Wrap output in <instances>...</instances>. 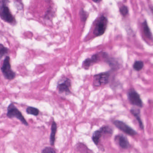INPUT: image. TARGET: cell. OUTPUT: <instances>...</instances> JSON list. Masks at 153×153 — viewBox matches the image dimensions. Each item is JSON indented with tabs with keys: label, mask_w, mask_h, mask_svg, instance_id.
Here are the masks:
<instances>
[{
	"label": "cell",
	"mask_w": 153,
	"mask_h": 153,
	"mask_svg": "<svg viewBox=\"0 0 153 153\" xmlns=\"http://www.w3.org/2000/svg\"><path fill=\"white\" fill-rule=\"evenodd\" d=\"M7 117L9 118H16L25 126H28V123L24 118L21 111L13 103H10L7 108Z\"/></svg>",
	"instance_id": "cell-1"
},
{
	"label": "cell",
	"mask_w": 153,
	"mask_h": 153,
	"mask_svg": "<svg viewBox=\"0 0 153 153\" xmlns=\"http://www.w3.org/2000/svg\"><path fill=\"white\" fill-rule=\"evenodd\" d=\"M1 71L5 79L8 80H12L16 76V74L12 70L10 63V57L5 56L1 67Z\"/></svg>",
	"instance_id": "cell-2"
},
{
	"label": "cell",
	"mask_w": 153,
	"mask_h": 153,
	"mask_svg": "<svg viewBox=\"0 0 153 153\" xmlns=\"http://www.w3.org/2000/svg\"><path fill=\"white\" fill-rule=\"evenodd\" d=\"M108 20L104 15L100 17L96 23L93 34L96 36H100L104 34L107 26Z\"/></svg>",
	"instance_id": "cell-3"
},
{
	"label": "cell",
	"mask_w": 153,
	"mask_h": 153,
	"mask_svg": "<svg viewBox=\"0 0 153 153\" xmlns=\"http://www.w3.org/2000/svg\"><path fill=\"white\" fill-rule=\"evenodd\" d=\"M127 96L128 100L131 104L138 108H143V101L140 95L135 89L133 88L129 89L128 91Z\"/></svg>",
	"instance_id": "cell-4"
},
{
	"label": "cell",
	"mask_w": 153,
	"mask_h": 153,
	"mask_svg": "<svg viewBox=\"0 0 153 153\" xmlns=\"http://www.w3.org/2000/svg\"><path fill=\"white\" fill-rule=\"evenodd\" d=\"M110 72L101 73L93 76V85L95 87H99L109 82Z\"/></svg>",
	"instance_id": "cell-5"
},
{
	"label": "cell",
	"mask_w": 153,
	"mask_h": 153,
	"mask_svg": "<svg viewBox=\"0 0 153 153\" xmlns=\"http://www.w3.org/2000/svg\"><path fill=\"white\" fill-rule=\"evenodd\" d=\"M113 124L119 129L128 135L134 136L137 134L136 131L123 121L119 120H115L113 121Z\"/></svg>",
	"instance_id": "cell-6"
},
{
	"label": "cell",
	"mask_w": 153,
	"mask_h": 153,
	"mask_svg": "<svg viewBox=\"0 0 153 153\" xmlns=\"http://www.w3.org/2000/svg\"><path fill=\"white\" fill-rule=\"evenodd\" d=\"M0 10V16L1 18L4 21L8 23H13L14 22V18L11 14L8 6L4 3V0H2Z\"/></svg>",
	"instance_id": "cell-7"
},
{
	"label": "cell",
	"mask_w": 153,
	"mask_h": 153,
	"mask_svg": "<svg viewBox=\"0 0 153 153\" xmlns=\"http://www.w3.org/2000/svg\"><path fill=\"white\" fill-rule=\"evenodd\" d=\"M72 86V82L69 78L65 77L62 81L58 82L57 89L59 93H65L68 94L71 93L70 87Z\"/></svg>",
	"instance_id": "cell-8"
},
{
	"label": "cell",
	"mask_w": 153,
	"mask_h": 153,
	"mask_svg": "<svg viewBox=\"0 0 153 153\" xmlns=\"http://www.w3.org/2000/svg\"><path fill=\"white\" fill-rule=\"evenodd\" d=\"M103 58L105 62L109 65L111 70L113 71H117L119 70L121 67V64L116 58L110 57L107 53H102Z\"/></svg>",
	"instance_id": "cell-9"
},
{
	"label": "cell",
	"mask_w": 153,
	"mask_h": 153,
	"mask_svg": "<svg viewBox=\"0 0 153 153\" xmlns=\"http://www.w3.org/2000/svg\"><path fill=\"white\" fill-rule=\"evenodd\" d=\"M101 53L93 55L91 58L85 59L82 64L83 68L88 70L92 65L99 62L100 60Z\"/></svg>",
	"instance_id": "cell-10"
},
{
	"label": "cell",
	"mask_w": 153,
	"mask_h": 153,
	"mask_svg": "<svg viewBox=\"0 0 153 153\" xmlns=\"http://www.w3.org/2000/svg\"><path fill=\"white\" fill-rule=\"evenodd\" d=\"M130 112L136 119L141 129L143 130L144 128V126L143 123L141 119V115H140L141 110L140 109L136 108H132L130 109Z\"/></svg>",
	"instance_id": "cell-11"
},
{
	"label": "cell",
	"mask_w": 153,
	"mask_h": 153,
	"mask_svg": "<svg viewBox=\"0 0 153 153\" xmlns=\"http://www.w3.org/2000/svg\"><path fill=\"white\" fill-rule=\"evenodd\" d=\"M115 139H117L119 144L121 148L123 149H128L130 146V144L127 138L123 135H116L115 137Z\"/></svg>",
	"instance_id": "cell-12"
},
{
	"label": "cell",
	"mask_w": 153,
	"mask_h": 153,
	"mask_svg": "<svg viewBox=\"0 0 153 153\" xmlns=\"http://www.w3.org/2000/svg\"><path fill=\"white\" fill-rule=\"evenodd\" d=\"M57 131V126L56 123L54 121L52 122L51 127V133H50L49 143L52 146L54 145L55 142L56 134Z\"/></svg>",
	"instance_id": "cell-13"
},
{
	"label": "cell",
	"mask_w": 153,
	"mask_h": 153,
	"mask_svg": "<svg viewBox=\"0 0 153 153\" xmlns=\"http://www.w3.org/2000/svg\"><path fill=\"white\" fill-rule=\"evenodd\" d=\"M142 25H143L144 34L146 38L152 40L153 39L152 34V31H151L150 27L148 26V23H147L146 20H145Z\"/></svg>",
	"instance_id": "cell-14"
},
{
	"label": "cell",
	"mask_w": 153,
	"mask_h": 153,
	"mask_svg": "<svg viewBox=\"0 0 153 153\" xmlns=\"http://www.w3.org/2000/svg\"><path fill=\"white\" fill-rule=\"evenodd\" d=\"M102 134H103V133L100 128L99 130L94 131V133L93 134L92 139V141H93L94 143L96 146H98L99 144Z\"/></svg>",
	"instance_id": "cell-15"
},
{
	"label": "cell",
	"mask_w": 153,
	"mask_h": 153,
	"mask_svg": "<svg viewBox=\"0 0 153 153\" xmlns=\"http://www.w3.org/2000/svg\"><path fill=\"white\" fill-rule=\"evenodd\" d=\"M76 150L79 153H93L92 151L89 149L84 144L79 143L76 144Z\"/></svg>",
	"instance_id": "cell-16"
},
{
	"label": "cell",
	"mask_w": 153,
	"mask_h": 153,
	"mask_svg": "<svg viewBox=\"0 0 153 153\" xmlns=\"http://www.w3.org/2000/svg\"><path fill=\"white\" fill-rule=\"evenodd\" d=\"M144 66L143 62L142 61H136L134 62L133 68L137 71H142Z\"/></svg>",
	"instance_id": "cell-17"
},
{
	"label": "cell",
	"mask_w": 153,
	"mask_h": 153,
	"mask_svg": "<svg viewBox=\"0 0 153 153\" xmlns=\"http://www.w3.org/2000/svg\"><path fill=\"white\" fill-rule=\"evenodd\" d=\"M26 112L28 114L37 116L39 114V110L37 108L34 107H28L26 109Z\"/></svg>",
	"instance_id": "cell-18"
},
{
	"label": "cell",
	"mask_w": 153,
	"mask_h": 153,
	"mask_svg": "<svg viewBox=\"0 0 153 153\" xmlns=\"http://www.w3.org/2000/svg\"><path fill=\"white\" fill-rule=\"evenodd\" d=\"M100 129L102 131L103 134H108L110 135H112V134H113V129L109 126H103L100 128Z\"/></svg>",
	"instance_id": "cell-19"
},
{
	"label": "cell",
	"mask_w": 153,
	"mask_h": 153,
	"mask_svg": "<svg viewBox=\"0 0 153 153\" xmlns=\"http://www.w3.org/2000/svg\"><path fill=\"white\" fill-rule=\"evenodd\" d=\"M9 52V49L5 47L2 44L0 45V56L1 59L3 56L7 54Z\"/></svg>",
	"instance_id": "cell-20"
},
{
	"label": "cell",
	"mask_w": 153,
	"mask_h": 153,
	"mask_svg": "<svg viewBox=\"0 0 153 153\" xmlns=\"http://www.w3.org/2000/svg\"><path fill=\"white\" fill-rule=\"evenodd\" d=\"M119 12L123 16H126L128 13V8L125 5H123L119 9Z\"/></svg>",
	"instance_id": "cell-21"
},
{
	"label": "cell",
	"mask_w": 153,
	"mask_h": 153,
	"mask_svg": "<svg viewBox=\"0 0 153 153\" xmlns=\"http://www.w3.org/2000/svg\"><path fill=\"white\" fill-rule=\"evenodd\" d=\"M41 153H56V152L53 147L48 146L43 149Z\"/></svg>",
	"instance_id": "cell-22"
},
{
	"label": "cell",
	"mask_w": 153,
	"mask_h": 153,
	"mask_svg": "<svg viewBox=\"0 0 153 153\" xmlns=\"http://www.w3.org/2000/svg\"><path fill=\"white\" fill-rule=\"evenodd\" d=\"M92 1L96 3H99L102 0H92Z\"/></svg>",
	"instance_id": "cell-23"
},
{
	"label": "cell",
	"mask_w": 153,
	"mask_h": 153,
	"mask_svg": "<svg viewBox=\"0 0 153 153\" xmlns=\"http://www.w3.org/2000/svg\"><path fill=\"white\" fill-rule=\"evenodd\" d=\"M151 11H152V13L153 14V7H152V8H151Z\"/></svg>",
	"instance_id": "cell-24"
}]
</instances>
